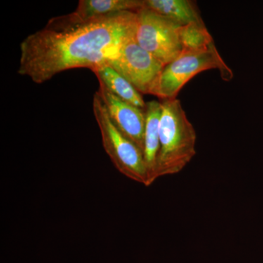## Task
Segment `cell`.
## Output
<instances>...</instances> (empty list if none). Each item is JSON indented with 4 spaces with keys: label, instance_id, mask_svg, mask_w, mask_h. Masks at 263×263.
<instances>
[{
    "label": "cell",
    "instance_id": "cell-1",
    "mask_svg": "<svg viewBox=\"0 0 263 263\" xmlns=\"http://www.w3.org/2000/svg\"><path fill=\"white\" fill-rule=\"evenodd\" d=\"M136 23L133 11L90 19L73 13L53 17L21 43L18 73L42 84L65 71L108 64L135 37Z\"/></svg>",
    "mask_w": 263,
    "mask_h": 263
},
{
    "label": "cell",
    "instance_id": "cell-2",
    "mask_svg": "<svg viewBox=\"0 0 263 263\" xmlns=\"http://www.w3.org/2000/svg\"><path fill=\"white\" fill-rule=\"evenodd\" d=\"M157 178L179 174L196 154L197 135L179 99L161 101Z\"/></svg>",
    "mask_w": 263,
    "mask_h": 263
},
{
    "label": "cell",
    "instance_id": "cell-3",
    "mask_svg": "<svg viewBox=\"0 0 263 263\" xmlns=\"http://www.w3.org/2000/svg\"><path fill=\"white\" fill-rule=\"evenodd\" d=\"M92 109L104 149L116 168L129 179L148 186L143 152L116 127L97 91L93 97Z\"/></svg>",
    "mask_w": 263,
    "mask_h": 263
},
{
    "label": "cell",
    "instance_id": "cell-4",
    "mask_svg": "<svg viewBox=\"0 0 263 263\" xmlns=\"http://www.w3.org/2000/svg\"><path fill=\"white\" fill-rule=\"evenodd\" d=\"M212 69L221 72V78L229 81L233 72L221 58L215 45L205 51L182 52L162 69L150 95L164 100L176 99L189 81L200 72Z\"/></svg>",
    "mask_w": 263,
    "mask_h": 263
},
{
    "label": "cell",
    "instance_id": "cell-5",
    "mask_svg": "<svg viewBox=\"0 0 263 263\" xmlns=\"http://www.w3.org/2000/svg\"><path fill=\"white\" fill-rule=\"evenodd\" d=\"M181 26L143 8L137 11L135 40L164 66L182 53L179 37Z\"/></svg>",
    "mask_w": 263,
    "mask_h": 263
},
{
    "label": "cell",
    "instance_id": "cell-6",
    "mask_svg": "<svg viewBox=\"0 0 263 263\" xmlns=\"http://www.w3.org/2000/svg\"><path fill=\"white\" fill-rule=\"evenodd\" d=\"M108 65L122 76L141 94L150 95L164 66L136 42L124 43Z\"/></svg>",
    "mask_w": 263,
    "mask_h": 263
},
{
    "label": "cell",
    "instance_id": "cell-7",
    "mask_svg": "<svg viewBox=\"0 0 263 263\" xmlns=\"http://www.w3.org/2000/svg\"><path fill=\"white\" fill-rule=\"evenodd\" d=\"M97 91L116 127L143 152L146 114L145 110L118 98L103 83Z\"/></svg>",
    "mask_w": 263,
    "mask_h": 263
},
{
    "label": "cell",
    "instance_id": "cell-8",
    "mask_svg": "<svg viewBox=\"0 0 263 263\" xmlns=\"http://www.w3.org/2000/svg\"><path fill=\"white\" fill-rule=\"evenodd\" d=\"M162 111L161 102L152 100L146 103V125L143 141V157L148 173V186L157 178V159L160 152V122Z\"/></svg>",
    "mask_w": 263,
    "mask_h": 263
},
{
    "label": "cell",
    "instance_id": "cell-9",
    "mask_svg": "<svg viewBox=\"0 0 263 263\" xmlns=\"http://www.w3.org/2000/svg\"><path fill=\"white\" fill-rule=\"evenodd\" d=\"M91 70L98 78L99 82L103 83L110 92L124 101L145 110L146 103H145L142 94L111 66L103 64Z\"/></svg>",
    "mask_w": 263,
    "mask_h": 263
},
{
    "label": "cell",
    "instance_id": "cell-10",
    "mask_svg": "<svg viewBox=\"0 0 263 263\" xmlns=\"http://www.w3.org/2000/svg\"><path fill=\"white\" fill-rule=\"evenodd\" d=\"M143 8L181 26L203 22L196 5L190 0H143Z\"/></svg>",
    "mask_w": 263,
    "mask_h": 263
},
{
    "label": "cell",
    "instance_id": "cell-11",
    "mask_svg": "<svg viewBox=\"0 0 263 263\" xmlns=\"http://www.w3.org/2000/svg\"><path fill=\"white\" fill-rule=\"evenodd\" d=\"M143 8V0H80L72 13L81 19H90L121 12H137Z\"/></svg>",
    "mask_w": 263,
    "mask_h": 263
},
{
    "label": "cell",
    "instance_id": "cell-12",
    "mask_svg": "<svg viewBox=\"0 0 263 263\" xmlns=\"http://www.w3.org/2000/svg\"><path fill=\"white\" fill-rule=\"evenodd\" d=\"M179 37L182 52L205 51L214 45L212 36L204 22L181 26L179 29Z\"/></svg>",
    "mask_w": 263,
    "mask_h": 263
}]
</instances>
